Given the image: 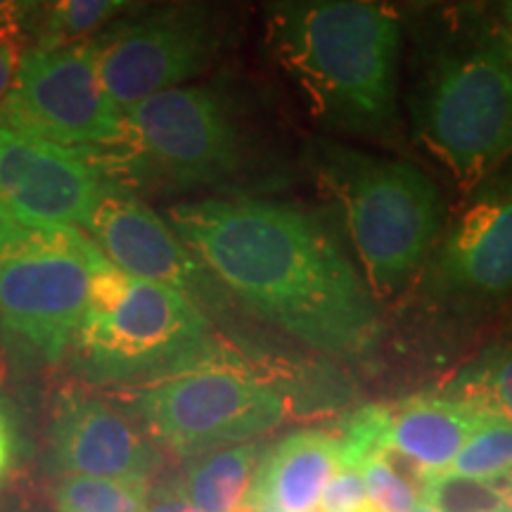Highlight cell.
I'll return each instance as SVG.
<instances>
[{
	"label": "cell",
	"instance_id": "6da1fadb",
	"mask_svg": "<svg viewBox=\"0 0 512 512\" xmlns=\"http://www.w3.org/2000/svg\"><path fill=\"white\" fill-rule=\"evenodd\" d=\"M192 254L254 316L330 356L377 344L375 294L309 211L252 197H207L169 211Z\"/></svg>",
	"mask_w": 512,
	"mask_h": 512
},
{
	"label": "cell",
	"instance_id": "7a4b0ae2",
	"mask_svg": "<svg viewBox=\"0 0 512 512\" xmlns=\"http://www.w3.org/2000/svg\"><path fill=\"white\" fill-rule=\"evenodd\" d=\"M268 43L325 126L392 143L401 19L387 0H271Z\"/></svg>",
	"mask_w": 512,
	"mask_h": 512
},
{
	"label": "cell",
	"instance_id": "3957f363",
	"mask_svg": "<svg viewBox=\"0 0 512 512\" xmlns=\"http://www.w3.org/2000/svg\"><path fill=\"white\" fill-rule=\"evenodd\" d=\"M420 143L475 188L512 155V36L470 22L422 60L411 93Z\"/></svg>",
	"mask_w": 512,
	"mask_h": 512
},
{
	"label": "cell",
	"instance_id": "277c9868",
	"mask_svg": "<svg viewBox=\"0 0 512 512\" xmlns=\"http://www.w3.org/2000/svg\"><path fill=\"white\" fill-rule=\"evenodd\" d=\"M74 373L91 384H145L219 361L209 320L188 294L107 266L72 347Z\"/></svg>",
	"mask_w": 512,
	"mask_h": 512
},
{
	"label": "cell",
	"instance_id": "5b68a950",
	"mask_svg": "<svg viewBox=\"0 0 512 512\" xmlns=\"http://www.w3.org/2000/svg\"><path fill=\"white\" fill-rule=\"evenodd\" d=\"M318 183L339 202L375 297L403 290L444 223V200L411 162L316 138L306 147Z\"/></svg>",
	"mask_w": 512,
	"mask_h": 512
},
{
	"label": "cell",
	"instance_id": "8992f818",
	"mask_svg": "<svg viewBox=\"0 0 512 512\" xmlns=\"http://www.w3.org/2000/svg\"><path fill=\"white\" fill-rule=\"evenodd\" d=\"M110 264L81 228L31 230L0 254V337L31 361L55 363L72 347L93 280Z\"/></svg>",
	"mask_w": 512,
	"mask_h": 512
},
{
	"label": "cell",
	"instance_id": "52a82bcc",
	"mask_svg": "<svg viewBox=\"0 0 512 512\" xmlns=\"http://www.w3.org/2000/svg\"><path fill=\"white\" fill-rule=\"evenodd\" d=\"M114 155V164L140 178L200 188L240 174L245 136L221 86H178L126 107Z\"/></svg>",
	"mask_w": 512,
	"mask_h": 512
},
{
	"label": "cell",
	"instance_id": "ba28073f",
	"mask_svg": "<svg viewBox=\"0 0 512 512\" xmlns=\"http://www.w3.org/2000/svg\"><path fill=\"white\" fill-rule=\"evenodd\" d=\"M131 403L150 434L181 456L261 437L290 413V396L278 384L230 361H211L145 384L131 394Z\"/></svg>",
	"mask_w": 512,
	"mask_h": 512
},
{
	"label": "cell",
	"instance_id": "9c48e42d",
	"mask_svg": "<svg viewBox=\"0 0 512 512\" xmlns=\"http://www.w3.org/2000/svg\"><path fill=\"white\" fill-rule=\"evenodd\" d=\"M0 121L22 131L102 155L124 138V110L107 93L95 36L60 48L24 53Z\"/></svg>",
	"mask_w": 512,
	"mask_h": 512
},
{
	"label": "cell",
	"instance_id": "30bf717a",
	"mask_svg": "<svg viewBox=\"0 0 512 512\" xmlns=\"http://www.w3.org/2000/svg\"><path fill=\"white\" fill-rule=\"evenodd\" d=\"M221 41L219 12L204 0L157 5L95 36L100 79L126 110L202 74L219 55Z\"/></svg>",
	"mask_w": 512,
	"mask_h": 512
},
{
	"label": "cell",
	"instance_id": "8fae6325",
	"mask_svg": "<svg viewBox=\"0 0 512 512\" xmlns=\"http://www.w3.org/2000/svg\"><path fill=\"white\" fill-rule=\"evenodd\" d=\"M93 152L0 121V202L31 230L86 228L110 183Z\"/></svg>",
	"mask_w": 512,
	"mask_h": 512
},
{
	"label": "cell",
	"instance_id": "7c38bea8",
	"mask_svg": "<svg viewBox=\"0 0 512 512\" xmlns=\"http://www.w3.org/2000/svg\"><path fill=\"white\" fill-rule=\"evenodd\" d=\"M112 266L188 294L197 306L219 309L223 294L188 245L164 219L121 185L107 183L86 228Z\"/></svg>",
	"mask_w": 512,
	"mask_h": 512
},
{
	"label": "cell",
	"instance_id": "4fadbf2b",
	"mask_svg": "<svg viewBox=\"0 0 512 512\" xmlns=\"http://www.w3.org/2000/svg\"><path fill=\"white\" fill-rule=\"evenodd\" d=\"M53 456L64 472L143 484L155 453L105 401L69 394L57 403L50 427Z\"/></svg>",
	"mask_w": 512,
	"mask_h": 512
},
{
	"label": "cell",
	"instance_id": "5bb4252c",
	"mask_svg": "<svg viewBox=\"0 0 512 512\" xmlns=\"http://www.w3.org/2000/svg\"><path fill=\"white\" fill-rule=\"evenodd\" d=\"M448 290L489 299L512 290V190H489L458 216L439 254Z\"/></svg>",
	"mask_w": 512,
	"mask_h": 512
},
{
	"label": "cell",
	"instance_id": "9a60e30c",
	"mask_svg": "<svg viewBox=\"0 0 512 512\" xmlns=\"http://www.w3.org/2000/svg\"><path fill=\"white\" fill-rule=\"evenodd\" d=\"M337 467H342L337 437L320 430L294 432L256 470L247 501L261 512H311Z\"/></svg>",
	"mask_w": 512,
	"mask_h": 512
},
{
	"label": "cell",
	"instance_id": "2e32d148",
	"mask_svg": "<svg viewBox=\"0 0 512 512\" xmlns=\"http://www.w3.org/2000/svg\"><path fill=\"white\" fill-rule=\"evenodd\" d=\"M486 413L458 396H413L389 408V451L427 475L453 465Z\"/></svg>",
	"mask_w": 512,
	"mask_h": 512
},
{
	"label": "cell",
	"instance_id": "e0dca14e",
	"mask_svg": "<svg viewBox=\"0 0 512 512\" xmlns=\"http://www.w3.org/2000/svg\"><path fill=\"white\" fill-rule=\"evenodd\" d=\"M259 446L238 444L216 448L195 460L185 472L181 491L204 512H233L254 484Z\"/></svg>",
	"mask_w": 512,
	"mask_h": 512
},
{
	"label": "cell",
	"instance_id": "ac0fdd59",
	"mask_svg": "<svg viewBox=\"0 0 512 512\" xmlns=\"http://www.w3.org/2000/svg\"><path fill=\"white\" fill-rule=\"evenodd\" d=\"M422 496L439 512H510L512 486L503 477H465L444 470L427 475Z\"/></svg>",
	"mask_w": 512,
	"mask_h": 512
},
{
	"label": "cell",
	"instance_id": "d6986e66",
	"mask_svg": "<svg viewBox=\"0 0 512 512\" xmlns=\"http://www.w3.org/2000/svg\"><path fill=\"white\" fill-rule=\"evenodd\" d=\"M131 3L133 0H50L38 29L36 48L86 41Z\"/></svg>",
	"mask_w": 512,
	"mask_h": 512
},
{
	"label": "cell",
	"instance_id": "ffe728a7",
	"mask_svg": "<svg viewBox=\"0 0 512 512\" xmlns=\"http://www.w3.org/2000/svg\"><path fill=\"white\" fill-rule=\"evenodd\" d=\"M463 399L486 415L512 420V347H498L477 358L456 384Z\"/></svg>",
	"mask_w": 512,
	"mask_h": 512
},
{
	"label": "cell",
	"instance_id": "44dd1931",
	"mask_svg": "<svg viewBox=\"0 0 512 512\" xmlns=\"http://www.w3.org/2000/svg\"><path fill=\"white\" fill-rule=\"evenodd\" d=\"M60 512H145L143 484L69 475L55 489Z\"/></svg>",
	"mask_w": 512,
	"mask_h": 512
},
{
	"label": "cell",
	"instance_id": "7402d4cb",
	"mask_svg": "<svg viewBox=\"0 0 512 512\" xmlns=\"http://www.w3.org/2000/svg\"><path fill=\"white\" fill-rule=\"evenodd\" d=\"M465 477H505L512 472V420L486 415L453 465Z\"/></svg>",
	"mask_w": 512,
	"mask_h": 512
},
{
	"label": "cell",
	"instance_id": "603a6c76",
	"mask_svg": "<svg viewBox=\"0 0 512 512\" xmlns=\"http://www.w3.org/2000/svg\"><path fill=\"white\" fill-rule=\"evenodd\" d=\"M337 441L342 467H358V470H363L368 460L389 451V408H361L342 427V434H339Z\"/></svg>",
	"mask_w": 512,
	"mask_h": 512
},
{
	"label": "cell",
	"instance_id": "cb8c5ba5",
	"mask_svg": "<svg viewBox=\"0 0 512 512\" xmlns=\"http://www.w3.org/2000/svg\"><path fill=\"white\" fill-rule=\"evenodd\" d=\"M363 479L370 503L380 512H413L418 505L420 491L396 470L387 451L363 465Z\"/></svg>",
	"mask_w": 512,
	"mask_h": 512
},
{
	"label": "cell",
	"instance_id": "d4e9b609",
	"mask_svg": "<svg viewBox=\"0 0 512 512\" xmlns=\"http://www.w3.org/2000/svg\"><path fill=\"white\" fill-rule=\"evenodd\" d=\"M320 508L323 512H366L370 508V498L363 470L339 467L330 484L325 486Z\"/></svg>",
	"mask_w": 512,
	"mask_h": 512
},
{
	"label": "cell",
	"instance_id": "484cf974",
	"mask_svg": "<svg viewBox=\"0 0 512 512\" xmlns=\"http://www.w3.org/2000/svg\"><path fill=\"white\" fill-rule=\"evenodd\" d=\"M22 34L0 29V107L15 88L19 64H22Z\"/></svg>",
	"mask_w": 512,
	"mask_h": 512
},
{
	"label": "cell",
	"instance_id": "4316f807",
	"mask_svg": "<svg viewBox=\"0 0 512 512\" xmlns=\"http://www.w3.org/2000/svg\"><path fill=\"white\" fill-rule=\"evenodd\" d=\"M50 0H0V29L22 34L43 17Z\"/></svg>",
	"mask_w": 512,
	"mask_h": 512
},
{
	"label": "cell",
	"instance_id": "83f0119b",
	"mask_svg": "<svg viewBox=\"0 0 512 512\" xmlns=\"http://www.w3.org/2000/svg\"><path fill=\"white\" fill-rule=\"evenodd\" d=\"M31 233V228L17 221V216L0 202V254L8 252L17 242H22Z\"/></svg>",
	"mask_w": 512,
	"mask_h": 512
},
{
	"label": "cell",
	"instance_id": "f1b7e54d",
	"mask_svg": "<svg viewBox=\"0 0 512 512\" xmlns=\"http://www.w3.org/2000/svg\"><path fill=\"white\" fill-rule=\"evenodd\" d=\"M145 512H204L190 501L188 496L174 494V491H159L145 503Z\"/></svg>",
	"mask_w": 512,
	"mask_h": 512
},
{
	"label": "cell",
	"instance_id": "f546056e",
	"mask_svg": "<svg viewBox=\"0 0 512 512\" xmlns=\"http://www.w3.org/2000/svg\"><path fill=\"white\" fill-rule=\"evenodd\" d=\"M12 463V430L10 422L0 413V477L10 470Z\"/></svg>",
	"mask_w": 512,
	"mask_h": 512
},
{
	"label": "cell",
	"instance_id": "4dcf8cb0",
	"mask_svg": "<svg viewBox=\"0 0 512 512\" xmlns=\"http://www.w3.org/2000/svg\"><path fill=\"white\" fill-rule=\"evenodd\" d=\"M233 512H261L259 508H256V505L254 503H249V501H245V503H242L240 505V508H235Z\"/></svg>",
	"mask_w": 512,
	"mask_h": 512
},
{
	"label": "cell",
	"instance_id": "1f68e13d",
	"mask_svg": "<svg viewBox=\"0 0 512 512\" xmlns=\"http://www.w3.org/2000/svg\"><path fill=\"white\" fill-rule=\"evenodd\" d=\"M413 512H439V510L434 508V505H430V503H418V505H415Z\"/></svg>",
	"mask_w": 512,
	"mask_h": 512
},
{
	"label": "cell",
	"instance_id": "d6a6232c",
	"mask_svg": "<svg viewBox=\"0 0 512 512\" xmlns=\"http://www.w3.org/2000/svg\"><path fill=\"white\" fill-rule=\"evenodd\" d=\"M505 27H508L510 36H512V3H510V10H508V24H505Z\"/></svg>",
	"mask_w": 512,
	"mask_h": 512
},
{
	"label": "cell",
	"instance_id": "836d02e7",
	"mask_svg": "<svg viewBox=\"0 0 512 512\" xmlns=\"http://www.w3.org/2000/svg\"><path fill=\"white\" fill-rule=\"evenodd\" d=\"M10 512H43V510H31V508H24V510H10Z\"/></svg>",
	"mask_w": 512,
	"mask_h": 512
}]
</instances>
